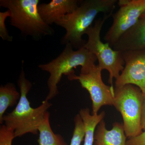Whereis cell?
<instances>
[{"instance_id": "6da1fadb", "label": "cell", "mask_w": 145, "mask_h": 145, "mask_svg": "<svg viewBox=\"0 0 145 145\" xmlns=\"http://www.w3.org/2000/svg\"><path fill=\"white\" fill-rule=\"evenodd\" d=\"M117 0H85L80 1V6L72 13L65 15L55 23L66 31L61 43L70 44L77 50L84 46L86 41L82 39L92 26L96 16L100 13L113 12Z\"/></svg>"}, {"instance_id": "7a4b0ae2", "label": "cell", "mask_w": 145, "mask_h": 145, "mask_svg": "<svg viewBox=\"0 0 145 145\" xmlns=\"http://www.w3.org/2000/svg\"><path fill=\"white\" fill-rule=\"evenodd\" d=\"M18 84L20 98L13 111L4 116L3 124L13 130L15 137H21L27 133L36 135L39 132V125L52 104L45 99L38 107L33 108L31 106L27 95L32 85L26 79L23 67Z\"/></svg>"}, {"instance_id": "3957f363", "label": "cell", "mask_w": 145, "mask_h": 145, "mask_svg": "<svg viewBox=\"0 0 145 145\" xmlns=\"http://www.w3.org/2000/svg\"><path fill=\"white\" fill-rule=\"evenodd\" d=\"M73 48L71 44H67L57 58L38 66L50 74L47 81L48 93L46 100H52L59 93L58 85L63 75L68 76L75 73L73 69L78 67L81 66V72H84L96 65V56L84 47L76 50Z\"/></svg>"}, {"instance_id": "277c9868", "label": "cell", "mask_w": 145, "mask_h": 145, "mask_svg": "<svg viewBox=\"0 0 145 145\" xmlns=\"http://www.w3.org/2000/svg\"><path fill=\"white\" fill-rule=\"evenodd\" d=\"M39 0H1L0 6L10 10V25L21 34L38 40L52 36L54 30L44 22L39 13Z\"/></svg>"}, {"instance_id": "5b68a950", "label": "cell", "mask_w": 145, "mask_h": 145, "mask_svg": "<svg viewBox=\"0 0 145 145\" xmlns=\"http://www.w3.org/2000/svg\"><path fill=\"white\" fill-rule=\"evenodd\" d=\"M112 14V12L105 14L103 18L94 21V24L86 33L88 39L84 46L96 56L99 61L98 65L101 70L108 71V82L112 86H113V79L117 80L119 78L125 65L122 52L114 50L108 43H104L101 40V33L103 25Z\"/></svg>"}, {"instance_id": "8992f818", "label": "cell", "mask_w": 145, "mask_h": 145, "mask_svg": "<svg viewBox=\"0 0 145 145\" xmlns=\"http://www.w3.org/2000/svg\"><path fill=\"white\" fill-rule=\"evenodd\" d=\"M113 106L121 114L124 129L127 137L131 138L142 132L141 113L144 95L139 88L128 84L114 89Z\"/></svg>"}, {"instance_id": "52a82bcc", "label": "cell", "mask_w": 145, "mask_h": 145, "mask_svg": "<svg viewBox=\"0 0 145 145\" xmlns=\"http://www.w3.org/2000/svg\"><path fill=\"white\" fill-rule=\"evenodd\" d=\"M102 71L98 65H95L79 75L73 73L67 76L70 80H78L82 88L88 91L92 102L93 114H98L101 107L113 106L114 103V89L104 83Z\"/></svg>"}, {"instance_id": "ba28073f", "label": "cell", "mask_w": 145, "mask_h": 145, "mask_svg": "<svg viewBox=\"0 0 145 145\" xmlns=\"http://www.w3.org/2000/svg\"><path fill=\"white\" fill-rule=\"evenodd\" d=\"M120 8L112 14L113 23L104 39L112 48L124 33L134 26L145 10V0H120Z\"/></svg>"}, {"instance_id": "9c48e42d", "label": "cell", "mask_w": 145, "mask_h": 145, "mask_svg": "<svg viewBox=\"0 0 145 145\" xmlns=\"http://www.w3.org/2000/svg\"><path fill=\"white\" fill-rule=\"evenodd\" d=\"M125 67L115 81V87L136 86L145 95V48L121 52Z\"/></svg>"}, {"instance_id": "30bf717a", "label": "cell", "mask_w": 145, "mask_h": 145, "mask_svg": "<svg viewBox=\"0 0 145 145\" xmlns=\"http://www.w3.org/2000/svg\"><path fill=\"white\" fill-rule=\"evenodd\" d=\"M80 3L78 0H52L48 3L40 4L39 11L44 22L50 25L63 16L72 13Z\"/></svg>"}, {"instance_id": "8fae6325", "label": "cell", "mask_w": 145, "mask_h": 145, "mask_svg": "<svg viewBox=\"0 0 145 145\" xmlns=\"http://www.w3.org/2000/svg\"><path fill=\"white\" fill-rule=\"evenodd\" d=\"M112 48L120 52L145 48V18H140L134 26L119 38Z\"/></svg>"}, {"instance_id": "7c38bea8", "label": "cell", "mask_w": 145, "mask_h": 145, "mask_svg": "<svg viewBox=\"0 0 145 145\" xmlns=\"http://www.w3.org/2000/svg\"><path fill=\"white\" fill-rule=\"evenodd\" d=\"M127 137L123 124L115 122L112 128L108 130L103 120L95 131L94 145H127Z\"/></svg>"}, {"instance_id": "4fadbf2b", "label": "cell", "mask_w": 145, "mask_h": 145, "mask_svg": "<svg viewBox=\"0 0 145 145\" xmlns=\"http://www.w3.org/2000/svg\"><path fill=\"white\" fill-rule=\"evenodd\" d=\"M79 114L82 119L85 129L83 145H94L95 129L103 120L105 113L103 111L99 114H91L89 109L85 108L81 109Z\"/></svg>"}, {"instance_id": "5bb4252c", "label": "cell", "mask_w": 145, "mask_h": 145, "mask_svg": "<svg viewBox=\"0 0 145 145\" xmlns=\"http://www.w3.org/2000/svg\"><path fill=\"white\" fill-rule=\"evenodd\" d=\"M49 118L50 114L48 112L38 128L39 145H68L61 135L53 132Z\"/></svg>"}, {"instance_id": "9a60e30c", "label": "cell", "mask_w": 145, "mask_h": 145, "mask_svg": "<svg viewBox=\"0 0 145 145\" xmlns=\"http://www.w3.org/2000/svg\"><path fill=\"white\" fill-rule=\"evenodd\" d=\"M21 94L16 86L8 83L0 87V123L3 124V118L8 107L14 106L20 98Z\"/></svg>"}, {"instance_id": "2e32d148", "label": "cell", "mask_w": 145, "mask_h": 145, "mask_svg": "<svg viewBox=\"0 0 145 145\" xmlns=\"http://www.w3.org/2000/svg\"><path fill=\"white\" fill-rule=\"evenodd\" d=\"M74 123L75 127L70 145H80L84 139L85 129L84 122L80 114L75 116Z\"/></svg>"}, {"instance_id": "e0dca14e", "label": "cell", "mask_w": 145, "mask_h": 145, "mask_svg": "<svg viewBox=\"0 0 145 145\" xmlns=\"http://www.w3.org/2000/svg\"><path fill=\"white\" fill-rule=\"evenodd\" d=\"M11 13L10 10L7 9L4 12H0V37L3 40L11 42L13 41V36L8 33L6 25L5 22L8 17H10Z\"/></svg>"}, {"instance_id": "ac0fdd59", "label": "cell", "mask_w": 145, "mask_h": 145, "mask_svg": "<svg viewBox=\"0 0 145 145\" xmlns=\"http://www.w3.org/2000/svg\"><path fill=\"white\" fill-rule=\"evenodd\" d=\"M15 137L13 130L8 128L4 125L0 127V145H12Z\"/></svg>"}, {"instance_id": "d6986e66", "label": "cell", "mask_w": 145, "mask_h": 145, "mask_svg": "<svg viewBox=\"0 0 145 145\" xmlns=\"http://www.w3.org/2000/svg\"><path fill=\"white\" fill-rule=\"evenodd\" d=\"M127 145H145V131L139 135L127 140Z\"/></svg>"}, {"instance_id": "ffe728a7", "label": "cell", "mask_w": 145, "mask_h": 145, "mask_svg": "<svg viewBox=\"0 0 145 145\" xmlns=\"http://www.w3.org/2000/svg\"><path fill=\"white\" fill-rule=\"evenodd\" d=\"M141 125L142 130L145 131V95H144L142 106Z\"/></svg>"}, {"instance_id": "44dd1931", "label": "cell", "mask_w": 145, "mask_h": 145, "mask_svg": "<svg viewBox=\"0 0 145 145\" xmlns=\"http://www.w3.org/2000/svg\"><path fill=\"white\" fill-rule=\"evenodd\" d=\"M145 18V11H144V13H143L142 15L141 16V18Z\"/></svg>"}]
</instances>
